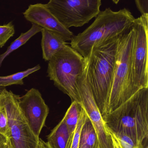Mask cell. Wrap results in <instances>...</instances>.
Here are the masks:
<instances>
[{"instance_id":"obj_1","label":"cell","mask_w":148,"mask_h":148,"mask_svg":"<svg viewBox=\"0 0 148 148\" xmlns=\"http://www.w3.org/2000/svg\"><path fill=\"white\" fill-rule=\"evenodd\" d=\"M120 37L94 46L85 59L87 79L103 120L108 113L109 94Z\"/></svg>"},{"instance_id":"obj_2","label":"cell","mask_w":148,"mask_h":148,"mask_svg":"<svg viewBox=\"0 0 148 148\" xmlns=\"http://www.w3.org/2000/svg\"><path fill=\"white\" fill-rule=\"evenodd\" d=\"M103 121L112 133L128 136L138 148L147 147L148 88L139 89Z\"/></svg>"},{"instance_id":"obj_3","label":"cell","mask_w":148,"mask_h":148,"mask_svg":"<svg viewBox=\"0 0 148 148\" xmlns=\"http://www.w3.org/2000/svg\"><path fill=\"white\" fill-rule=\"evenodd\" d=\"M134 19L127 9L114 11L107 8L100 11L94 22L82 33L73 36L70 47L86 59L94 46L120 37L130 29Z\"/></svg>"},{"instance_id":"obj_4","label":"cell","mask_w":148,"mask_h":148,"mask_svg":"<svg viewBox=\"0 0 148 148\" xmlns=\"http://www.w3.org/2000/svg\"><path fill=\"white\" fill-rule=\"evenodd\" d=\"M134 38L132 26L119 38L109 94L108 114L128 100L139 90L135 85L133 79Z\"/></svg>"},{"instance_id":"obj_5","label":"cell","mask_w":148,"mask_h":148,"mask_svg":"<svg viewBox=\"0 0 148 148\" xmlns=\"http://www.w3.org/2000/svg\"><path fill=\"white\" fill-rule=\"evenodd\" d=\"M86 66V61L76 50L67 45L49 61L47 76L54 84L72 102L82 105L78 87V80Z\"/></svg>"},{"instance_id":"obj_6","label":"cell","mask_w":148,"mask_h":148,"mask_svg":"<svg viewBox=\"0 0 148 148\" xmlns=\"http://www.w3.org/2000/svg\"><path fill=\"white\" fill-rule=\"evenodd\" d=\"M1 95L10 130L8 140L12 148H36L40 138L33 133L21 110L18 103L19 95L6 89Z\"/></svg>"},{"instance_id":"obj_7","label":"cell","mask_w":148,"mask_h":148,"mask_svg":"<svg viewBox=\"0 0 148 148\" xmlns=\"http://www.w3.org/2000/svg\"><path fill=\"white\" fill-rule=\"evenodd\" d=\"M101 0H49L46 8L67 28L88 23L101 11Z\"/></svg>"},{"instance_id":"obj_8","label":"cell","mask_w":148,"mask_h":148,"mask_svg":"<svg viewBox=\"0 0 148 148\" xmlns=\"http://www.w3.org/2000/svg\"><path fill=\"white\" fill-rule=\"evenodd\" d=\"M132 69L133 79L139 89L148 88V14L135 18Z\"/></svg>"},{"instance_id":"obj_9","label":"cell","mask_w":148,"mask_h":148,"mask_svg":"<svg viewBox=\"0 0 148 148\" xmlns=\"http://www.w3.org/2000/svg\"><path fill=\"white\" fill-rule=\"evenodd\" d=\"M18 103L33 133L39 137L49 113L41 94L38 90L32 88L23 96H19Z\"/></svg>"},{"instance_id":"obj_10","label":"cell","mask_w":148,"mask_h":148,"mask_svg":"<svg viewBox=\"0 0 148 148\" xmlns=\"http://www.w3.org/2000/svg\"><path fill=\"white\" fill-rule=\"evenodd\" d=\"M23 14L27 21L39 25L43 29L58 34L66 42L71 41L74 36L69 29L63 26L50 12L45 4H31Z\"/></svg>"},{"instance_id":"obj_11","label":"cell","mask_w":148,"mask_h":148,"mask_svg":"<svg viewBox=\"0 0 148 148\" xmlns=\"http://www.w3.org/2000/svg\"><path fill=\"white\" fill-rule=\"evenodd\" d=\"M41 32L43 58L46 61H49L67 46V42L61 35L52 31L43 29Z\"/></svg>"},{"instance_id":"obj_12","label":"cell","mask_w":148,"mask_h":148,"mask_svg":"<svg viewBox=\"0 0 148 148\" xmlns=\"http://www.w3.org/2000/svg\"><path fill=\"white\" fill-rule=\"evenodd\" d=\"M73 135L63 118L48 136L47 143L51 148H71Z\"/></svg>"},{"instance_id":"obj_13","label":"cell","mask_w":148,"mask_h":148,"mask_svg":"<svg viewBox=\"0 0 148 148\" xmlns=\"http://www.w3.org/2000/svg\"><path fill=\"white\" fill-rule=\"evenodd\" d=\"M78 148H98L97 135L88 116L81 131Z\"/></svg>"},{"instance_id":"obj_14","label":"cell","mask_w":148,"mask_h":148,"mask_svg":"<svg viewBox=\"0 0 148 148\" xmlns=\"http://www.w3.org/2000/svg\"><path fill=\"white\" fill-rule=\"evenodd\" d=\"M43 29L42 27L37 24L32 23V27L30 29L25 33H21L19 37L11 43L10 46L7 49L6 52L2 54H0V68L6 57H8L12 52L25 44L35 35L41 32Z\"/></svg>"},{"instance_id":"obj_15","label":"cell","mask_w":148,"mask_h":148,"mask_svg":"<svg viewBox=\"0 0 148 148\" xmlns=\"http://www.w3.org/2000/svg\"><path fill=\"white\" fill-rule=\"evenodd\" d=\"M83 109V106L82 104L75 101L72 102L63 117L66 125L71 134H74L81 117Z\"/></svg>"},{"instance_id":"obj_16","label":"cell","mask_w":148,"mask_h":148,"mask_svg":"<svg viewBox=\"0 0 148 148\" xmlns=\"http://www.w3.org/2000/svg\"><path fill=\"white\" fill-rule=\"evenodd\" d=\"M41 68L40 65H37L34 67L29 69L25 71L7 76H0V86L6 87L14 84L23 85L24 83L23 80L24 77H27L30 74L38 71Z\"/></svg>"},{"instance_id":"obj_17","label":"cell","mask_w":148,"mask_h":148,"mask_svg":"<svg viewBox=\"0 0 148 148\" xmlns=\"http://www.w3.org/2000/svg\"><path fill=\"white\" fill-rule=\"evenodd\" d=\"M109 131L113 148H138L133 140L128 136L123 135L116 134Z\"/></svg>"},{"instance_id":"obj_18","label":"cell","mask_w":148,"mask_h":148,"mask_svg":"<svg viewBox=\"0 0 148 148\" xmlns=\"http://www.w3.org/2000/svg\"><path fill=\"white\" fill-rule=\"evenodd\" d=\"M14 34V27L11 22L0 26V48L3 47Z\"/></svg>"},{"instance_id":"obj_19","label":"cell","mask_w":148,"mask_h":148,"mask_svg":"<svg viewBox=\"0 0 148 148\" xmlns=\"http://www.w3.org/2000/svg\"><path fill=\"white\" fill-rule=\"evenodd\" d=\"M87 115L83 107L81 117L79 119L75 130L74 131L71 148H78L81 131L83 124L87 119Z\"/></svg>"},{"instance_id":"obj_20","label":"cell","mask_w":148,"mask_h":148,"mask_svg":"<svg viewBox=\"0 0 148 148\" xmlns=\"http://www.w3.org/2000/svg\"><path fill=\"white\" fill-rule=\"evenodd\" d=\"M0 107V134L8 139L10 137V130L8 125L7 115L4 106L1 103Z\"/></svg>"},{"instance_id":"obj_21","label":"cell","mask_w":148,"mask_h":148,"mask_svg":"<svg viewBox=\"0 0 148 148\" xmlns=\"http://www.w3.org/2000/svg\"><path fill=\"white\" fill-rule=\"evenodd\" d=\"M135 1L142 14H148V0H135Z\"/></svg>"},{"instance_id":"obj_22","label":"cell","mask_w":148,"mask_h":148,"mask_svg":"<svg viewBox=\"0 0 148 148\" xmlns=\"http://www.w3.org/2000/svg\"><path fill=\"white\" fill-rule=\"evenodd\" d=\"M36 148H51L48 145L47 142H45L41 139H39V143Z\"/></svg>"},{"instance_id":"obj_23","label":"cell","mask_w":148,"mask_h":148,"mask_svg":"<svg viewBox=\"0 0 148 148\" xmlns=\"http://www.w3.org/2000/svg\"><path fill=\"white\" fill-rule=\"evenodd\" d=\"M8 139L0 134V148H3L7 143Z\"/></svg>"},{"instance_id":"obj_24","label":"cell","mask_w":148,"mask_h":148,"mask_svg":"<svg viewBox=\"0 0 148 148\" xmlns=\"http://www.w3.org/2000/svg\"><path fill=\"white\" fill-rule=\"evenodd\" d=\"M3 148H12V146H11V144H10V142L9 140L8 139L7 143H6V144L5 146H4Z\"/></svg>"},{"instance_id":"obj_25","label":"cell","mask_w":148,"mask_h":148,"mask_svg":"<svg viewBox=\"0 0 148 148\" xmlns=\"http://www.w3.org/2000/svg\"><path fill=\"white\" fill-rule=\"evenodd\" d=\"M5 87L3 86H0V93L2 91H3L4 89H5Z\"/></svg>"},{"instance_id":"obj_26","label":"cell","mask_w":148,"mask_h":148,"mask_svg":"<svg viewBox=\"0 0 148 148\" xmlns=\"http://www.w3.org/2000/svg\"><path fill=\"white\" fill-rule=\"evenodd\" d=\"M111 1H112L114 3H115V4H117L120 0H111Z\"/></svg>"},{"instance_id":"obj_27","label":"cell","mask_w":148,"mask_h":148,"mask_svg":"<svg viewBox=\"0 0 148 148\" xmlns=\"http://www.w3.org/2000/svg\"><path fill=\"white\" fill-rule=\"evenodd\" d=\"M1 93H0V107H1Z\"/></svg>"},{"instance_id":"obj_28","label":"cell","mask_w":148,"mask_h":148,"mask_svg":"<svg viewBox=\"0 0 148 148\" xmlns=\"http://www.w3.org/2000/svg\"><path fill=\"white\" fill-rule=\"evenodd\" d=\"M147 148H148V147H147Z\"/></svg>"}]
</instances>
